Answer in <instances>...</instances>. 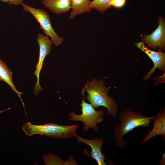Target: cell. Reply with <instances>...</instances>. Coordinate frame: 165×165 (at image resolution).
Listing matches in <instances>:
<instances>
[{"instance_id": "cell-1", "label": "cell", "mask_w": 165, "mask_h": 165, "mask_svg": "<svg viewBox=\"0 0 165 165\" xmlns=\"http://www.w3.org/2000/svg\"><path fill=\"white\" fill-rule=\"evenodd\" d=\"M156 115L148 117L138 112H133L129 108L126 111L123 110L119 114L118 120L119 123L115 127L114 138L116 147L122 148L127 145L123 140V136L134 128L140 127H148Z\"/></svg>"}, {"instance_id": "cell-2", "label": "cell", "mask_w": 165, "mask_h": 165, "mask_svg": "<svg viewBox=\"0 0 165 165\" xmlns=\"http://www.w3.org/2000/svg\"><path fill=\"white\" fill-rule=\"evenodd\" d=\"M83 89L88 94L85 98L88 100L94 108L103 106L107 109L108 115L113 118L117 116V105L114 100L108 96V88L106 87L103 80L94 79L91 82L88 81Z\"/></svg>"}, {"instance_id": "cell-3", "label": "cell", "mask_w": 165, "mask_h": 165, "mask_svg": "<svg viewBox=\"0 0 165 165\" xmlns=\"http://www.w3.org/2000/svg\"><path fill=\"white\" fill-rule=\"evenodd\" d=\"M79 127L78 124L67 126L53 123L35 125L28 122L23 125L22 129L28 136L39 134L59 139L76 137Z\"/></svg>"}, {"instance_id": "cell-4", "label": "cell", "mask_w": 165, "mask_h": 165, "mask_svg": "<svg viewBox=\"0 0 165 165\" xmlns=\"http://www.w3.org/2000/svg\"><path fill=\"white\" fill-rule=\"evenodd\" d=\"M84 90L82 91V100L80 105L82 107V114L78 115L75 114L73 111L69 112L68 115L70 117L69 120L74 121H80L83 122L84 126L82 130L87 132L89 128L92 129L95 131L99 130L97 124H99L103 120L105 112L102 109L96 111L91 105L86 103L84 100L83 95Z\"/></svg>"}, {"instance_id": "cell-5", "label": "cell", "mask_w": 165, "mask_h": 165, "mask_svg": "<svg viewBox=\"0 0 165 165\" xmlns=\"http://www.w3.org/2000/svg\"><path fill=\"white\" fill-rule=\"evenodd\" d=\"M21 5L24 11L29 12L39 23L40 28L46 35L50 37L53 43L55 46L57 47L62 43L64 38L60 37L55 32L48 13L43 9L31 7L24 2Z\"/></svg>"}, {"instance_id": "cell-6", "label": "cell", "mask_w": 165, "mask_h": 165, "mask_svg": "<svg viewBox=\"0 0 165 165\" xmlns=\"http://www.w3.org/2000/svg\"><path fill=\"white\" fill-rule=\"evenodd\" d=\"M36 40L39 47V56L37 64L36 65V69L33 74L37 77V81L33 89L35 95H38L40 91L43 89L39 83V75L42 68L44 59L46 56L49 55L52 47L53 42L46 35L42 33H38Z\"/></svg>"}, {"instance_id": "cell-7", "label": "cell", "mask_w": 165, "mask_h": 165, "mask_svg": "<svg viewBox=\"0 0 165 165\" xmlns=\"http://www.w3.org/2000/svg\"><path fill=\"white\" fill-rule=\"evenodd\" d=\"M159 25L157 28L150 35L142 36L141 39L144 44L147 45L153 50L159 48L162 51L165 47V22L162 16L157 19Z\"/></svg>"}, {"instance_id": "cell-8", "label": "cell", "mask_w": 165, "mask_h": 165, "mask_svg": "<svg viewBox=\"0 0 165 165\" xmlns=\"http://www.w3.org/2000/svg\"><path fill=\"white\" fill-rule=\"evenodd\" d=\"M135 46L146 53L154 63V66L147 74L143 78L144 80H147L156 68L163 72L165 69V53L160 49L158 52L152 51L149 49L142 42L135 43Z\"/></svg>"}, {"instance_id": "cell-9", "label": "cell", "mask_w": 165, "mask_h": 165, "mask_svg": "<svg viewBox=\"0 0 165 165\" xmlns=\"http://www.w3.org/2000/svg\"><path fill=\"white\" fill-rule=\"evenodd\" d=\"M78 142H81L89 145L92 148L90 154L86 152V154L91 156L97 162L98 165H106L104 160L105 156L101 152V147L104 139L95 138L94 140H88L83 138L77 134L75 137Z\"/></svg>"}, {"instance_id": "cell-10", "label": "cell", "mask_w": 165, "mask_h": 165, "mask_svg": "<svg viewBox=\"0 0 165 165\" xmlns=\"http://www.w3.org/2000/svg\"><path fill=\"white\" fill-rule=\"evenodd\" d=\"M152 122L153 127L151 130L143 139L141 142L144 143L151 138L158 135H161L165 139V109L163 111L160 109L156 115V117Z\"/></svg>"}, {"instance_id": "cell-11", "label": "cell", "mask_w": 165, "mask_h": 165, "mask_svg": "<svg viewBox=\"0 0 165 165\" xmlns=\"http://www.w3.org/2000/svg\"><path fill=\"white\" fill-rule=\"evenodd\" d=\"M42 3L45 8L56 14L66 13L71 8L70 0H43Z\"/></svg>"}, {"instance_id": "cell-12", "label": "cell", "mask_w": 165, "mask_h": 165, "mask_svg": "<svg viewBox=\"0 0 165 165\" xmlns=\"http://www.w3.org/2000/svg\"><path fill=\"white\" fill-rule=\"evenodd\" d=\"M13 78V72L8 67L6 63L0 58V81H3L9 85L12 90L15 92L19 97L23 105L24 106L21 97V95L23 94V93L17 90L12 81Z\"/></svg>"}, {"instance_id": "cell-13", "label": "cell", "mask_w": 165, "mask_h": 165, "mask_svg": "<svg viewBox=\"0 0 165 165\" xmlns=\"http://www.w3.org/2000/svg\"><path fill=\"white\" fill-rule=\"evenodd\" d=\"M71 9L69 18L74 19L79 14L89 13L92 9L90 6V0H70Z\"/></svg>"}, {"instance_id": "cell-14", "label": "cell", "mask_w": 165, "mask_h": 165, "mask_svg": "<svg viewBox=\"0 0 165 165\" xmlns=\"http://www.w3.org/2000/svg\"><path fill=\"white\" fill-rule=\"evenodd\" d=\"M112 0H93L90 1V6L94 9L103 13L112 7L110 3Z\"/></svg>"}, {"instance_id": "cell-15", "label": "cell", "mask_w": 165, "mask_h": 165, "mask_svg": "<svg viewBox=\"0 0 165 165\" xmlns=\"http://www.w3.org/2000/svg\"><path fill=\"white\" fill-rule=\"evenodd\" d=\"M126 0H112L110 3V5L112 7L120 8L125 4Z\"/></svg>"}, {"instance_id": "cell-16", "label": "cell", "mask_w": 165, "mask_h": 165, "mask_svg": "<svg viewBox=\"0 0 165 165\" xmlns=\"http://www.w3.org/2000/svg\"><path fill=\"white\" fill-rule=\"evenodd\" d=\"M0 1L4 3H8L10 5L18 6L23 2V0H0Z\"/></svg>"}]
</instances>
